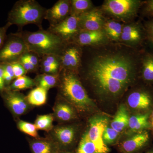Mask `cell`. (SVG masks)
<instances>
[{"label":"cell","instance_id":"cell-23","mask_svg":"<svg viewBox=\"0 0 153 153\" xmlns=\"http://www.w3.org/2000/svg\"><path fill=\"white\" fill-rule=\"evenodd\" d=\"M36 86L34 79L24 75L14 79L8 87L6 88L15 91L25 90Z\"/></svg>","mask_w":153,"mask_h":153},{"label":"cell","instance_id":"cell-5","mask_svg":"<svg viewBox=\"0 0 153 153\" xmlns=\"http://www.w3.org/2000/svg\"><path fill=\"white\" fill-rule=\"evenodd\" d=\"M29 51L20 32L11 33L7 36L0 49V63H12L19 61Z\"/></svg>","mask_w":153,"mask_h":153},{"label":"cell","instance_id":"cell-30","mask_svg":"<svg viewBox=\"0 0 153 153\" xmlns=\"http://www.w3.org/2000/svg\"><path fill=\"white\" fill-rule=\"evenodd\" d=\"M53 65H57L61 67L60 55H48L41 57L40 67L41 69L50 67Z\"/></svg>","mask_w":153,"mask_h":153},{"label":"cell","instance_id":"cell-17","mask_svg":"<svg viewBox=\"0 0 153 153\" xmlns=\"http://www.w3.org/2000/svg\"><path fill=\"white\" fill-rule=\"evenodd\" d=\"M129 118L125 106L121 105L119 107L114 118L111 123V126L115 130L120 132L128 126Z\"/></svg>","mask_w":153,"mask_h":153},{"label":"cell","instance_id":"cell-35","mask_svg":"<svg viewBox=\"0 0 153 153\" xmlns=\"http://www.w3.org/2000/svg\"><path fill=\"white\" fill-rule=\"evenodd\" d=\"M19 61L22 64L27 73L36 72L38 70V68H36L32 63L23 57H21Z\"/></svg>","mask_w":153,"mask_h":153},{"label":"cell","instance_id":"cell-29","mask_svg":"<svg viewBox=\"0 0 153 153\" xmlns=\"http://www.w3.org/2000/svg\"><path fill=\"white\" fill-rule=\"evenodd\" d=\"M53 117L51 114L39 116L36 119L35 125L37 130L48 131L52 129Z\"/></svg>","mask_w":153,"mask_h":153},{"label":"cell","instance_id":"cell-16","mask_svg":"<svg viewBox=\"0 0 153 153\" xmlns=\"http://www.w3.org/2000/svg\"><path fill=\"white\" fill-rule=\"evenodd\" d=\"M104 38V33L98 31H80L76 36L77 44L81 46L91 45L100 42Z\"/></svg>","mask_w":153,"mask_h":153},{"label":"cell","instance_id":"cell-1","mask_svg":"<svg viewBox=\"0 0 153 153\" xmlns=\"http://www.w3.org/2000/svg\"><path fill=\"white\" fill-rule=\"evenodd\" d=\"M137 65L121 54L98 55L88 66V75L99 92L115 96L123 92L135 77Z\"/></svg>","mask_w":153,"mask_h":153},{"label":"cell","instance_id":"cell-25","mask_svg":"<svg viewBox=\"0 0 153 153\" xmlns=\"http://www.w3.org/2000/svg\"><path fill=\"white\" fill-rule=\"evenodd\" d=\"M88 0H73L71 1V15L80 16L88 12L91 7Z\"/></svg>","mask_w":153,"mask_h":153},{"label":"cell","instance_id":"cell-36","mask_svg":"<svg viewBox=\"0 0 153 153\" xmlns=\"http://www.w3.org/2000/svg\"><path fill=\"white\" fill-rule=\"evenodd\" d=\"M11 26L9 23L7 24L4 27H0V49L3 47L5 41L7 38V32L8 29Z\"/></svg>","mask_w":153,"mask_h":153},{"label":"cell","instance_id":"cell-28","mask_svg":"<svg viewBox=\"0 0 153 153\" xmlns=\"http://www.w3.org/2000/svg\"><path fill=\"white\" fill-rule=\"evenodd\" d=\"M33 153H54V148L49 142L45 140H37L31 144Z\"/></svg>","mask_w":153,"mask_h":153},{"label":"cell","instance_id":"cell-27","mask_svg":"<svg viewBox=\"0 0 153 153\" xmlns=\"http://www.w3.org/2000/svg\"><path fill=\"white\" fill-rule=\"evenodd\" d=\"M76 153H98L95 145L89 139L87 131L81 138Z\"/></svg>","mask_w":153,"mask_h":153},{"label":"cell","instance_id":"cell-12","mask_svg":"<svg viewBox=\"0 0 153 153\" xmlns=\"http://www.w3.org/2000/svg\"><path fill=\"white\" fill-rule=\"evenodd\" d=\"M149 140L146 130L137 133L121 144L120 149L124 153H134L139 151L147 144Z\"/></svg>","mask_w":153,"mask_h":153},{"label":"cell","instance_id":"cell-7","mask_svg":"<svg viewBox=\"0 0 153 153\" xmlns=\"http://www.w3.org/2000/svg\"><path fill=\"white\" fill-rule=\"evenodd\" d=\"M108 120L104 117H95L89 120L88 136L95 145L98 153H108L109 149L103 141V132L108 127Z\"/></svg>","mask_w":153,"mask_h":153},{"label":"cell","instance_id":"cell-4","mask_svg":"<svg viewBox=\"0 0 153 153\" xmlns=\"http://www.w3.org/2000/svg\"><path fill=\"white\" fill-rule=\"evenodd\" d=\"M58 85L62 95L80 110L85 111L93 105L74 71L62 69Z\"/></svg>","mask_w":153,"mask_h":153},{"label":"cell","instance_id":"cell-6","mask_svg":"<svg viewBox=\"0 0 153 153\" xmlns=\"http://www.w3.org/2000/svg\"><path fill=\"white\" fill-rule=\"evenodd\" d=\"M140 2L134 0H108L103 5L105 11L114 16L128 18L134 16L139 8Z\"/></svg>","mask_w":153,"mask_h":153},{"label":"cell","instance_id":"cell-20","mask_svg":"<svg viewBox=\"0 0 153 153\" xmlns=\"http://www.w3.org/2000/svg\"><path fill=\"white\" fill-rule=\"evenodd\" d=\"M142 32L137 26H126L123 28L121 38L124 41L138 43L142 39Z\"/></svg>","mask_w":153,"mask_h":153},{"label":"cell","instance_id":"cell-38","mask_svg":"<svg viewBox=\"0 0 153 153\" xmlns=\"http://www.w3.org/2000/svg\"><path fill=\"white\" fill-rule=\"evenodd\" d=\"M146 30L148 37L153 43V20L148 23Z\"/></svg>","mask_w":153,"mask_h":153},{"label":"cell","instance_id":"cell-13","mask_svg":"<svg viewBox=\"0 0 153 153\" xmlns=\"http://www.w3.org/2000/svg\"><path fill=\"white\" fill-rule=\"evenodd\" d=\"M102 19L99 11H88L79 16L80 31H98L102 26Z\"/></svg>","mask_w":153,"mask_h":153},{"label":"cell","instance_id":"cell-18","mask_svg":"<svg viewBox=\"0 0 153 153\" xmlns=\"http://www.w3.org/2000/svg\"><path fill=\"white\" fill-rule=\"evenodd\" d=\"M34 81L37 87L42 88L48 91L50 88L58 85L59 74L55 75L43 73L36 76Z\"/></svg>","mask_w":153,"mask_h":153},{"label":"cell","instance_id":"cell-40","mask_svg":"<svg viewBox=\"0 0 153 153\" xmlns=\"http://www.w3.org/2000/svg\"><path fill=\"white\" fill-rule=\"evenodd\" d=\"M150 128L152 129L153 132V111L151 114L150 121H149Z\"/></svg>","mask_w":153,"mask_h":153},{"label":"cell","instance_id":"cell-10","mask_svg":"<svg viewBox=\"0 0 153 153\" xmlns=\"http://www.w3.org/2000/svg\"><path fill=\"white\" fill-rule=\"evenodd\" d=\"M71 15V1L59 0L52 7L47 9L44 19L49 22L50 26L61 23Z\"/></svg>","mask_w":153,"mask_h":153},{"label":"cell","instance_id":"cell-34","mask_svg":"<svg viewBox=\"0 0 153 153\" xmlns=\"http://www.w3.org/2000/svg\"><path fill=\"white\" fill-rule=\"evenodd\" d=\"M13 70L15 79L25 75L27 72L19 61L11 63Z\"/></svg>","mask_w":153,"mask_h":153},{"label":"cell","instance_id":"cell-2","mask_svg":"<svg viewBox=\"0 0 153 153\" xmlns=\"http://www.w3.org/2000/svg\"><path fill=\"white\" fill-rule=\"evenodd\" d=\"M20 32L29 51L40 57L48 55H60L67 45L61 38L48 30Z\"/></svg>","mask_w":153,"mask_h":153},{"label":"cell","instance_id":"cell-15","mask_svg":"<svg viewBox=\"0 0 153 153\" xmlns=\"http://www.w3.org/2000/svg\"><path fill=\"white\" fill-rule=\"evenodd\" d=\"M150 113L140 114L132 116L128 122L129 134H136L146 130L150 128Z\"/></svg>","mask_w":153,"mask_h":153},{"label":"cell","instance_id":"cell-19","mask_svg":"<svg viewBox=\"0 0 153 153\" xmlns=\"http://www.w3.org/2000/svg\"><path fill=\"white\" fill-rule=\"evenodd\" d=\"M48 91L37 87L31 91L27 96L28 103L35 106H41L45 104L47 102Z\"/></svg>","mask_w":153,"mask_h":153},{"label":"cell","instance_id":"cell-3","mask_svg":"<svg viewBox=\"0 0 153 153\" xmlns=\"http://www.w3.org/2000/svg\"><path fill=\"white\" fill-rule=\"evenodd\" d=\"M47 9L35 0L17 1L9 12L7 23L16 25L19 28L33 24L43 29L42 23L45 18Z\"/></svg>","mask_w":153,"mask_h":153},{"label":"cell","instance_id":"cell-33","mask_svg":"<svg viewBox=\"0 0 153 153\" xmlns=\"http://www.w3.org/2000/svg\"><path fill=\"white\" fill-rule=\"evenodd\" d=\"M22 57L28 60L38 69L40 67L41 57L36 53L29 51Z\"/></svg>","mask_w":153,"mask_h":153},{"label":"cell","instance_id":"cell-37","mask_svg":"<svg viewBox=\"0 0 153 153\" xmlns=\"http://www.w3.org/2000/svg\"><path fill=\"white\" fill-rule=\"evenodd\" d=\"M4 71L3 64L0 63V91L2 92L5 88L4 79Z\"/></svg>","mask_w":153,"mask_h":153},{"label":"cell","instance_id":"cell-39","mask_svg":"<svg viewBox=\"0 0 153 153\" xmlns=\"http://www.w3.org/2000/svg\"><path fill=\"white\" fill-rule=\"evenodd\" d=\"M145 9L146 13L149 16L153 17V0L148 2Z\"/></svg>","mask_w":153,"mask_h":153},{"label":"cell","instance_id":"cell-26","mask_svg":"<svg viewBox=\"0 0 153 153\" xmlns=\"http://www.w3.org/2000/svg\"><path fill=\"white\" fill-rule=\"evenodd\" d=\"M105 33L110 38L113 40H117L121 37L122 27L120 23L114 21H109L105 24Z\"/></svg>","mask_w":153,"mask_h":153},{"label":"cell","instance_id":"cell-9","mask_svg":"<svg viewBox=\"0 0 153 153\" xmlns=\"http://www.w3.org/2000/svg\"><path fill=\"white\" fill-rule=\"evenodd\" d=\"M2 92L6 104L14 114L20 116L27 112L29 103L26 97L22 93L6 88Z\"/></svg>","mask_w":153,"mask_h":153},{"label":"cell","instance_id":"cell-21","mask_svg":"<svg viewBox=\"0 0 153 153\" xmlns=\"http://www.w3.org/2000/svg\"><path fill=\"white\" fill-rule=\"evenodd\" d=\"M75 133L74 129L69 126L59 127L54 130V134L58 141L65 145L70 144L73 142Z\"/></svg>","mask_w":153,"mask_h":153},{"label":"cell","instance_id":"cell-22","mask_svg":"<svg viewBox=\"0 0 153 153\" xmlns=\"http://www.w3.org/2000/svg\"><path fill=\"white\" fill-rule=\"evenodd\" d=\"M56 117L62 121H68L74 117V110L70 105L63 102H57L54 108Z\"/></svg>","mask_w":153,"mask_h":153},{"label":"cell","instance_id":"cell-11","mask_svg":"<svg viewBox=\"0 0 153 153\" xmlns=\"http://www.w3.org/2000/svg\"><path fill=\"white\" fill-rule=\"evenodd\" d=\"M61 71L62 69L74 71L80 64V52L75 46L67 47L66 45L60 54Z\"/></svg>","mask_w":153,"mask_h":153},{"label":"cell","instance_id":"cell-41","mask_svg":"<svg viewBox=\"0 0 153 153\" xmlns=\"http://www.w3.org/2000/svg\"><path fill=\"white\" fill-rule=\"evenodd\" d=\"M146 153H153V152L152 151H150V152H148Z\"/></svg>","mask_w":153,"mask_h":153},{"label":"cell","instance_id":"cell-24","mask_svg":"<svg viewBox=\"0 0 153 153\" xmlns=\"http://www.w3.org/2000/svg\"><path fill=\"white\" fill-rule=\"evenodd\" d=\"M142 74L147 82H153V55H146L142 61Z\"/></svg>","mask_w":153,"mask_h":153},{"label":"cell","instance_id":"cell-32","mask_svg":"<svg viewBox=\"0 0 153 153\" xmlns=\"http://www.w3.org/2000/svg\"><path fill=\"white\" fill-rule=\"evenodd\" d=\"M119 132L115 130L111 127H107L103 132V141L105 144H110L114 142L119 135Z\"/></svg>","mask_w":153,"mask_h":153},{"label":"cell","instance_id":"cell-8","mask_svg":"<svg viewBox=\"0 0 153 153\" xmlns=\"http://www.w3.org/2000/svg\"><path fill=\"white\" fill-rule=\"evenodd\" d=\"M79 16L70 15L65 20L54 26H49L48 31L54 33L67 43L80 32Z\"/></svg>","mask_w":153,"mask_h":153},{"label":"cell","instance_id":"cell-31","mask_svg":"<svg viewBox=\"0 0 153 153\" xmlns=\"http://www.w3.org/2000/svg\"><path fill=\"white\" fill-rule=\"evenodd\" d=\"M18 126L19 130L33 137H38L37 129L35 124L25 121L20 120L18 124Z\"/></svg>","mask_w":153,"mask_h":153},{"label":"cell","instance_id":"cell-14","mask_svg":"<svg viewBox=\"0 0 153 153\" xmlns=\"http://www.w3.org/2000/svg\"><path fill=\"white\" fill-rule=\"evenodd\" d=\"M152 98L150 93L146 90L134 91L129 95L128 104L134 109L145 110L149 108L152 104Z\"/></svg>","mask_w":153,"mask_h":153}]
</instances>
